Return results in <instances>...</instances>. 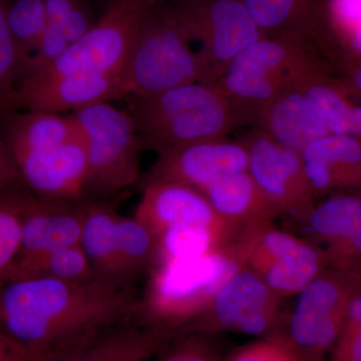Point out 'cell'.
<instances>
[{"label": "cell", "mask_w": 361, "mask_h": 361, "mask_svg": "<svg viewBox=\"0 0 361 361\" xmlns=\"http://www.w3.org/2000/svg\"><path fill=\"white\" fill-rule=\"evenodd\" d=\"M243 232L237 231L231 227L203 225H182L169 228L157 237L155 265L168 261L205 255L227 246L238 239Z\"/></svg>", "instance_id": "cb8c5ba5"}, {"label": "cell", "mask_w": 361, "mask_h": 361, "mask_svg": "<svg viewBox=\"0 0 361 361\" xmlns=\"http://www.w3.org/2000/svg\"><path fill=\"white\" fill-rule=\"evenodd\" d=\"M353 80H355V85L356 87L361 92V66L356 71L355 78H353Z\"/></svg>", "instance_id": "ab89813d"}, {"label": "cell", "mask_w": 361, "mask_h": 361, "mask_svg": "<svg viewBox=\"0 0 361 361\" xmlns=\"http://www.w3.org/2000/svg\"><path fill=\"white\" fill-rule=\"evenodd\" d=\"M219 337L178 334L157 355V361H223L226 353Z\"/></svg>", "instance_id": "4dcf8cb0"}, {"label": "cell", "mask_w": 361, "mask_h": 361, "mask_svg": "<svg viewBox=\"0 0 361 361\" xmlns=\"http://www.w3.org/2000/svg\"><path fill=\"white\" fill-rule=\"evenodd\" d=\"M71 116L87 152L85 198L120 193L142 179V149L129 111L102 102L73 111Z\"/></svg>", "instance_id": "277c9868"}, {"label": "cell", "mask_w": 361, "mask_h": 361, "mask_svg": "<svg viewBox=\"0 0 361 361\" xmlns=\"http://www.w3.org/2000/svg\"><path fill=\"white\" fill-rule=\"evenodd\" d=\"M146 13V0H118L103 20L68 45L54 63L30 75H121Z\"/></svg>", "instance_id": "9c48e42d"}, {"label": "cell", "mask_w": 361, "mask_h": 361, "mask_svg": "<svg viewBox=\"0 0 361 361\" xmlns=\"http://www.w3.org/2000/svg\"><path fill=\"white\" fill-rule=\"evenodd\" d=\"M251 237L199 257L158 263L134 308L135 318L154 329L180 334L204 312L220 289L245 266Z\"/></svg>", "instance_id": "7a4b0ae2"}, {"label": "cell", "mask_w": 361, "mask_h": 361, "mask_svg": "<svg viewBox=\"0 0 361 361\" xmlns=\"http://www.w3.org/2000/svg\"><path fill=\"white\" fill-rule=\"evenodd\" d=\"M18 180L20 174L16 161L6 142L0 141V192L11 189Z\"/></svg>", "instance_id": "74e56055"}, {"label": "cell", "mask_w": 361, "mask_h": 361, "mask_svg": "<svg viewBox=\"0 0 361 361\" xmlns=\"http://www.w3.org/2000/svg\"><path fill=\"white\" fill-rule=\"evenodd\" d=\"M282 300L257 274L243 266L180 334H232L256 338L272 336L283 325Z\"/></svg>", "instance_id": "ba28073f"}, {"label": "cell", "mask_w": 361, "mask_h": 361, "mask_svg": "<svg viewBox=\"0 0 361 361\" xmlns=\"http://www.w3.org/2000/svg\"><path fill=\"white\" fill-rule=\"evenodd\" d=\"M247 169L245 142L221 137L161 152L142 182L173 180L204 193L218 180Z\"/></svg>", "instance_id": "7c38bea8"}, {"label": "cell", "mask_w": 361, "mask_h": 361, "mask_svg": "<svg viewBox=\"0 0 361 361\" xmlns=\"http://www.w3.org/2000/svg\"><path fill=\"white\" fill-rule=\"evenodd\" d=\"M203 194L221 219L240 232L276 218L248 171L223 178Z\"/></svg>", "instance_id": "44dd1931"}, {"label": "cell", "mask_w": 361, "mask_h": 361, "mask_svg": "<svg viewBox=\"0 0 361 361\" xmlns=\"http://www.w3.org/2000/svg\"><path fill=\"white\" fill-rule=\"evenodd\" d=\"M118 214L110 204L101 199L87 198L80 245L89 258L99 281L128 286L123 282L118 264Z\"/></svg>", "instance_id": "7402d4cb"}, {"label": "cell", "mask_w": 361, "mask_h": 361, "mask_svg": "<svg viewBox=\"0 0 361 361\" xmlns=\"http://www.w3.org/2000/svg\"><path fill=\"white\" fill-rule=\"evenodd\" d=\"M189 39L184 26L156 23L146 13L121 73L123 97L155 96L179 85L207 82L200 56Z\"/></svg>", "instance_id": "5b68a950"}, {"label": "cell", "mask_w": 361, "mask_h": 361, "mask_svg": "<svg viewBox=\"0 0 361 361\" xmlns=\"http://www.w3.org/2000/svg\"><path fill=\"white\" fill-rule=\"evenodd\" d=\"M247 11L263 30H273L284 25L291 18L297 0H241Z\"/></svg>", "instance_id": "e575fe53"}, {"label": "cell", "mask_w": 361, "mask_h": 361, "mask_svg": "<svg viewBox=\"0 0 361 361\" xmlns=\"http://www.w3.org/2000/svg\"><path fill=\"white\" fill-rule=\"evenodd\" d=\"M313 73L312 63L300 47L262 37L233 59L215 85L234 109L245 104L258 113L282 90Z\"/></svg>", "instance_id": "52a82bcc"}, {"label": "cell", "mask_w": 361, "mask_h": 361, "mask_svg": "<svg viewBox=\"0 0 361 361\" xmlns=\"http://www.w3.org/2000/svg\"><path fill=\"white\" fill-rule=\"evenodd\" d=\"M327 361H361V285L349 302L345 322Z\"/></svg>", "instance_id": "836d02e7"}, {"label": "cell", "mask_w": 361, "mask_h": 361, "mask_svg": "<svg viewBox=\"0 0 361 361\" xmlns=\"http://www.w3.org/2000/svg\"><path fill=\"white\" fill-rule=\"evenodd\" d=\"M118 258L123 282L134 287V282L155 265L157 237L144 223L135 217L118 215L116 224Z\"/></svg>", "instance_id": "484cf974"}, {"label": "cell", "mask_w": 361, "mask_h": 361, "mask_svg": "<svg viewBox=\"0 0 361 361\" xmlns=\"http://www.w3.org/2000/svg\"><path fill=\"white\" fill-rule=\"evenodd\" d=\"M248 171L277 217L304 223L313 207L315 193L301 154L278 144L262 130L245 141Z\"/></svg>", "instance_id": "30bf717a"}, {"label": "cell", "mask_w": 361, "mask_h": 361, "mask_svg": "<svg viewBox=\"0 0 361 361\" xmlns=\"http://www.w3.org/2000/svg\"><path fill=\"white\" fill-rule=\"evenodd\" d=\"M177 336L130 315L90 343L54 361H147Z\"/></svg>", "instance_id": "ac0fdd59"}, {"label": "cell", "mask_w": 361, "mask_h": 361, "mask_svg": "<svg viewBox=\"0 0 361 361\" xmlns=\"http://www.w3.org/2000/svg\"><path fill=\"white\" fill-rule=\"evenodd\" d=\"M262 132L278 144L301 154L308 146L329 135L300 90L288 87L258 111Z\"/></svg>", "instance_id": "d6986e66"}, {"label": "cell", "mask_w": 361, "mask_h": 361, "mask_svg": "<svg viewBox=\"0 0 361 361\" xmlns=\"http://www.w3.org/2000/svg\"><path fill=\"white\" fill-rule=\"evenodd\" d=\"M323 250L329 267L361 274V226Z\"/></svg>", "instance_id": "d590c367"}, {"label": "cell", "mask_w": 361, "mask_h": 361, "mask_svg": "<svg viewBox=\"0 0 361 361\" xmlns=\"http://www.w3.org/2000/svg\"><path fill=\"white\" fill-rule=\"evenodd\" d=\"M245 266L281 299L300 293L329 267L323 249L277 229L273 223L254 237Z\"/></svg>", "instance_id": "8fae6325"}, {"label": "cell", "mask_w": 361, "mask_h": 361, "mask_svg": "<svg viewBox=\"0 0 361 361\" xmlns=\"http://www.w3.org/2000/svg\"><path fill=\"white\" fill-rule=\"evenodd\" d=\"M361 274L327 267L297 294L280 330L304 361H327Z\"/></svg>", "instance_id": "8992f818"}, {"label": "cell", "mask_w": 361, "mask_h": 361, "mask_svg": "<svg viewBox=\"0 0 361 361\" xmlns=\"http://www.w3.org/2000/svg\"><path fill=\"white\" fill-rule=\"evenodd\" d=\"M123 97L120 75L99 73L21 78L7 104V110L61 114Z\"/></svg>", "instance_id": "4fadbf2b"}, {"label": "cell", "mask_w": 361, "mask_h": 361, "mask_svg": "<svg viewBox=\"0 0 361 361\" xmlns=\"http://www.w3.org/2000/svg\"><path fill=\"white\" fill-rule=\"evenodd\" d=\"M7 23L18 49L23 77L47 28L44 0H16L7 6Z\"/></svg>", "instance_id": "83f0119b"}, {"label": "cell", "mask_w": 361, "mask_h": 361, "mask_svg": "<svg viewBox=\"0 0 361 361\" xmlns=\"http://www.w3.org/2000/svg\"><path fill=\"white\" fill-rule=\"evenodd\" d=\"M128 99L142 149L157 154L226 137L236 115L231 102L210 82H192L155 96Z\"/></svg>", "instance_id": "3957f363"}, {"label": "cell", "mask_w": 361, "mask_h": 361, "mask_svg": "<svg viewBox=\"0 0 361 361\" xmlns=\"http://www.w3.org/2000/svg\"><path fill=\"white\" fill-rule=\"evenodd\" d=\"M303 224L325 245L334 243L361 226V197L336 195L315 204Z\"/></svg>", "instance_id": "4316f807"}, {"label": "cell", "mask_w": 361, "mask_h": 361, "mask_svg": "<svg viewBox=\"0 0 361 361\" xmlns=\"http://www.w3.org/2000/svg\"><path fill=\"white\" fill-rule=\"evenodd\" d=\"M25 195L13 188L0 192V285L8 280L20 255Z\"/></svg>", "instance_id": "f546056e"}, {"label": "cell", "mask_w": 361, "mask_h": 361, "mask_svg": "<svg viewBox=\"0 0 361 361\" xmlns=\"http://www.w3.org/2000/svg\"><path fill=\"white\" fill-rule=\"evenodd\" d=\"M332 9L339 25L350 37L353 49L361 54V0H334Z\"/></svg>", "instance_id": "8d00e7d4"}, {"label": "cell", "mask_w": 361, "mask_h": 361, "mask_svg": "<svg viewBox=\"0 0 361 361\" xmlns=\"http://www.w3.org/2000/svg\"><path fill=\"white\" fill-rule=\"evenodd\" d=\"M20 77L18 49L7 23V4L0 0V111H6Z\"/></svg>", "instance_id": "1f68e13d"}, {"label": "cell", "mask_w": 361, "mask_h": 361, "mask_svg": "<svg viewBox=\"0 0 361 361\" xmlns=\"http://www.w3.org/2000/svg\"><path fill=\"white\" fill-rule=\"evenodd\" d=\"M301 157L315 196L336 187L361 185V142L358 137L324 135L311 142Z\"/></svg>", "instance_id": "ffe728a7"}, {"label": "cell", "mask_w": 361, "mask_h": 361, "mask_svg": "<svg viewBox=\"0 0 361 361\" xmlns=\"http://www.w3.org/2000/svg\"><path fill=\"white\" fill-rule=\"evenodd\" d=\"M223 361H304L281 332L260 337L226 353Z\"/></svg>", "instance_id": "d6a6232c"}, {"label": "cell", "mask_w": 361, "mask_h": 361, "mask_svg": "<svg viewBox=\"0 0 361 361\" xmlns=\"http://www.w3.org/2000/svg\"><path fill=\"white\" fill-rule=\"evenodd\" d=\"M185 28L190 37L201 39L199 56L206 82L214 85L233 59L262 39L241 0H214L194 25Z\"/></svg>", "instance_id": "5bb4252c"}, {"label": "cell", "mask_w": 361, "mask_h": 361, "mask_svg": "<svg viewBox=\"0 0 361 361\" xmlns=\"http://www.w3.org/2000/svg\"><path fill=\"white\" fill-rule=\"evenodd\" d=\"M85 211L87 198L63 200L26 194L20 251L14 266L56 249L80 244Z\"/></svg>", "instance_id": "9a60e30c"}, {"label": "cell", "mask_w": 361, "mask_h": 361, "mask_svg": "<svg viewBox=\"0 0 361 361\" xmlns=\"http://www.w3.org/2000/svg\"><path fill=\"white\" fill-rule=\"evenodd\" d=\"M20 179L42 198H85L87 158L80 135L52 148L13 156Z\"/></svg>", "instance_id": "2e32d148"}, {"label": "cell", "mask_w": 361, "mask_h": 361, "mask_svg": "<svg viewBox=\"0 0 361 361\" xmlns=\"http://www.w3.org/2000/svg\"><path fill=\"white\" fill-rule=\"evenodd\" d=\"M80 135L71 114L25 111L9 118L6 127V146L11 155L40 151L59 146Z\"/></svg>", "instance_id": "603a6c76"}, {"label": "cell", "mask_w": 361, "mask_h": 361, "mask_svg": "<svg viewBox=\"0 0 361 361\" xmlns=\"http://www.w3.org/2000/svg\"><path fill=\"white\" fill-rule=\"evenodd\" d=\"M135 217L144 223L156 237L176 226L231 227L221 219L202 192L173 180L142 182V197Z\"/></svg>", "instance_id": "e0dca14e"}, {"label": "cell", "mask_w": 361, "mask_h": 361, "mask_svg": "<svg viewBox=\"0 0 361 361\" xmlns=\"http://www.w3.org/2000/svg\"><path fill=\"white\" fill-rule=\"evenodd\" d=\"M0 361H39L20 342L0 330Z\"/></svg>", "instance_id": "f35d334b"}, {"label": "cell", "mask_w": 361, "mask_h": 361, "mask_svg": "<svg viewBox=\"0 0 361 361\" xmlns=\"http://www.w3.org/2000/svg\"><path fill=\"white\" fill-rule=\"evenodd\" d=\"M30 277L51 278L75 284L99 281L80 244L56 249L28 262L14 266L7 281Z\"/></svg>", "instance_id": "d4e9b609"}, {"label": "cell", "mask_w": 361, "mask_h": 361, "mask_svg": "<svg viewBox=\"0 0 361 361\" xmlns=\"http://www.w3.org/2000/svg\"><path fill=\"white\" fill-rule=\"evenodd\" d=\"M134 287L47 277L0 285V330L39 361L58 360L133 314Z\"/></svg>", "instance_id": "6da1fadb"}, {"label": "cell", "mask_w": 361, "mask_h": 361, "mask_svg": "<svg viewBox=\"0 0 361 361\" xmlns=\"http://www.w3.org/2000/svg\"><path fill=\"white\" fill-rule=\"evenodd\" d=\"M300 90L329 134L350 135L356 106H349L343 97L317 80L316 73L295 85Z\"/></svg>", "instance_id": "f1b7e54d"}]
</instances>
